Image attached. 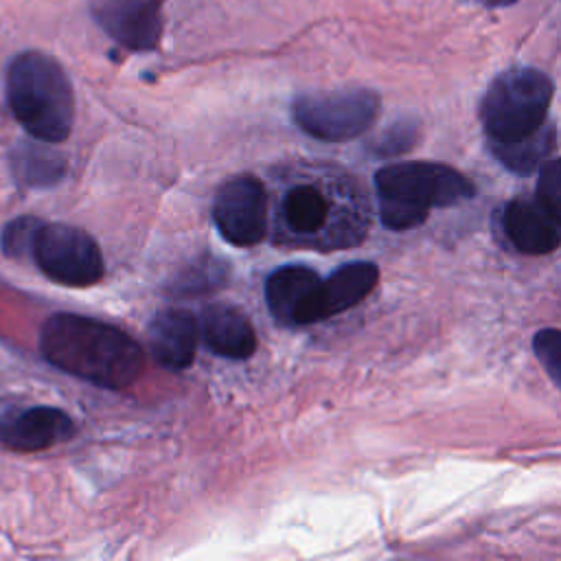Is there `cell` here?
Here are the masks:
<instances>
[{"label": "cell", "instance_id": "1", "mask_svg": "<svg viewBox=\"0 0 561 561\" xmlns=\"http://www.w3.org/2000/svg\"><path fill=\"white\" fill-rule=\"evenodd\" d=\"M267 228L285 248L344 250L364 241L370 202L359 182L335 164L294 162L272 175Z\"/></svg>", "mask_w": 561, "mask_h": 561}, {"label": "cell", "instance_id": "2", "mask_svg": "<svg viewBox=\"0 0 561 561\" xmlns=\"http://www.w3.org/2000/svg\"><path fill=\"white\" fill-rule=\"evenodd\" d=\"M39 351L48 364L101 388H129L142 373L140 344L123 329L79 313H55L42 324Z\"/></svg>", "mask_w": 561, "mask_h": 561}, {"label": "cell", "instance_id": "3", "mask_svg": "<svg viewBox=\"0 0 561 561\" xmlns=\"http://www.w3.org/2000/svg\"><path fill=\"white\" fill-rule=\"evenodd\" d=\"M7 103L15 121L37 140L61 142L75 123V92L64 66L42 53L22 50L7 66Z\"/></svg>", "mask_w": 561, "mask_h": 561}, {"label": "cell", "instance_id": "4", "mask_svg": "<svg viewBox=\"0 0 561 561\" xmlns=\"http://www.w3.org/2000/svg\"><path fill=\"white\" fill-rule=\"evenodd\" d=\"M375 191L381 224L390 230L421 226L430 208H447L476 195L473 182L438 162H394L377 171Z\"/></svg>", "mask_w": 561, "mask_h": 561}, {"label": "cell", "instance_id": "5", "mask_svg": "<svg viewBox=\"0 0 561 561\" xmlns=\"http://www.w3.org/2000/svg\"><path fill=\"white\" fill-rule=\"evenodd\" d=\"M552 96V79L537 68H511L497 75L480 103V121L489 142H513L539 129Z\"/></svg>", "mask_w": 561, "mask_h": 561}, {"label": "cell", "instance_id": "6", "mask_svg": "<svg viewBox=\"0 0 561 561\" xmlns=\"http://www.w3.org/2000/svg\"><path fill=\"white\" fill-rule=\"evenodd\" d=\"M379 114V96L366 88H342L305 92L294 99L291 116L296 125L327 142H342L362 136Z\"/></svg>", "mask_w": 561, "mask_h": 561}, {"label": "cell", "instance_id": "7", "mask_svg": "<svg viewBox=\"0 0 561 561\" xmlns=\"http://www.w3.org/2000/svg\"><path fill=\"white\" fill-rule=\"evenodd\" d=\"M31 256L50 280L66 287H90L105 272L99 243L85 230L68 224H42Z\"/></svg>", "mask_w": 561, "mask_h": 561}, {"label": "cell", "instance_id": "8", "mask_svg": "<svg viewBox=\"0 0 561 561\" xmlns=\"http://www.w3.org/2000/svg\"><path fill=\"white\" fill-rule=\"evenodd\" d=\"M213 221L237 248H252L267 232V193L256 175H237L215 195Z\"/></svg>", "mask_w": 561, "mask_h": 561}, {"label": "cell", "instance_id": "9", "mask_svg": "<svg viewBox=\"0 0 561 561\" xmlns=\"http://www.w3.org/2000/svg\"><path fill=\"white\" fill-rule=\"evenodd\" d=\"M90 13L123 48L145 53L162 39L160 0H90Z\"/></svg>", "mask_w": 561, "mask_h": 561}, {"label": "cell", "instance_id": "10", "mask_svg": "<svg viewBox=\"0 0 561 561\" xmlns=\"http://www.w3.org/2000/svg\"><path fill=\"white\" fill-rule=\"evenodd\" d=\"M320 283L322 278L305 265H285L272 272L265 283V300L272 316L287 327L320 322Z\"/></svg>", "mask_w": 561, "mask_h": 561}, {"label": "cell", "instance_id": "11", "mask_svg": "<svg viewBox=\"0 0 561 561\" xmlns=\"http://www.w3.org/2000/svg\"><path fill=\"white\" fill-rule=\"evenodd\" d=\"M72 436L75 423L59 408L37 405L0 419V445L11 451H42Z\"/></svg>", "mask_w": 561, "mask_h": 561}, {"label": "cell", "instance_id": "12", "mask_svg": "<svg viewBox=\"0 0 561 561\" xmlns=\"http://www.w3.org/2000/svg\"><path fill=\"white\" fill-rule=\"evenodd\" d=\"M561 217L537 197H515L504 208V232L522 254L541 256L559 248Z\"/></svg>", "mask_w": 561, "mask_h": 561}, {"label": "cell", "instance_id": "13", "mask_svg": "<svg viewBox=\"0 0 561 561\" xmlns=\"http://www.w3.org/2000/svg\"><path fill=\"white\" fill-rule=\"evenodd\" d=\"M149 348L169 370H184L195 359L197 322L191 311L164 309L149 324Z\"/></svg>", "mask_w": 561, "mask_h": 561}, {"label": "cell", "instance_id": "14", "mask_svg": "<svg viewBox=\"0 0 561 561\" xmlns=\"http://www.w3.org/2000/svg\"><path fill=\"white\" fill-rule=\"evenodd\" d=\"M202 335L215 355L228 359H248L256 351L252 322L232 305L215 302L204 309Z\"/></svg>", "mask_w": 561, "mask_h": 561}, {"label": "cell", "instance_id": "15", "mask_svg": "<svg viewBox=\"0 0 561 561\" xmlns=\"http://www.w3.org/2000/svg\"><path fill=\"white\" fill-rule=\"evenodd\" d=\"M379 267L370 261L340 265L327 280L320 283L318 318L327 320L359 305L377 285Z\"/></svg>", "mask_w": 561, "mask_h": 561}, {"label": "cell", "instance_id": "16", "mask_svg": "<svg viewBox=\"0 0 561 561\" xmlns=\"http://www.w3.org/2000/svg\"><path fill=\"white\" fill-rule=\"evenodd\" d=\"M557 147V127L552 123H543L533 134L513 140V142H489L491 153L500 160L508 171L528 175L541 167V162Z\"/></svg>", "mask_w": 561, "mask_h": 561}, {"label": "cell", "instance_id": "17", "mask_svg": "<svg viewBox=\"0 0 561 561\" xmlns=\"http://www.w3.org/2000/svg\"><path fill=\"white\" fill-rule=\"evenodd\" d=\"M39 226H42V221L35 217H18L11 224H7L4 232H2L4 254L13 256V259L31 254V245H33V239H35V232Z\"/></svg>", "mask_w": 561, "mask_h": 561}, {"label": "cell", "instance_id": "18", "mask_svg": "<svg viewBox=\"0 0 561 561\" xmlns=\"http://www.w3.org/2000/svg\"><path fill=\"white\" fill-rule=\"evenodd\" d=\"M533 348L550 379L561 383V333L557 329H541L533 340Z\"/></svg>", "mask_w": 561, "mask_h": 561}, {"label": "cell", "instance_id": "19", "mask_svg": "<svg viewBox=\"0 0 561 561\" xmlns=\"http://www.w3.org/2000/svg\"><path fill=\"white\" fill-rule=\"evenodd\" d=\"M419 136V127L416 123H408V121H397L392 127H388L386 131H381V136L375 140L377 153L388 156V153H401L408 151Z\"/></svg>", "mask_w": 561, "mask_h": 561}, {"label": "cell", "instance_id": "20", "mask_svg": "<svg viewBox=\"0 0 561 561\" xmlns=\"http://www.w3.org/2000/svg\"><path fill=\"white\" fill-rule=\"evenodd\" d=\"M548 210L559 215V202H561V184H559V160L548 158L541 162V173L537 182V195H535Z\"/></svg>", "mask_w": 561, "mask_h": 561}, {"label": "cell", "instance_id": "21", "mask_svg": "<svg viewBox=\"0 0 561 561\" xmlns=\"http://www.w3.org/2000/svg\"><path fill=\"white\" fill-rule=\"evenodd\" d=\"M473 2H478L482 7H489V9H497V7H511L517 0H473Z\"/></svg>", "mask_w": 561, "mask_h": 561}]
</instances>
